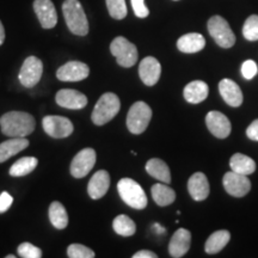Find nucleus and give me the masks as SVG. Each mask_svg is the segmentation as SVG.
<instances>
[{"instance_id": "nucleus-1", "label": "nucleus", "mask_w": 258, "mask_h": 258, "mask_svg": "<svg viewBox=\"0 0 258 258\" xmlns=\"http://www.w3.org/2000/svg\"><path fill=\"white\" fill-rule=\"evenodd\" d=\"M35 118L23 111H10L0 117L3 134L10 138H25L34 132Z\"/></svg>"}, {"instance_id": "nucleus-2", "label": "nucleus", "mask_w": 258, "mask_h": 258, "mask_svg": "<svg viewBox=\"0 0 258 258\" xmlns=\"http://www.w3.org/2000/svg\"><path fill=\"white\" fill-rule=\"evenodd\" d=\"M64 21L70 31L78 36H85L89 32V22L79 0H66L62 4Z\"/></svg>"}, {"instance_id": "nucleus-3", "label": "nucleus", "mask_w": 258, "mask_h": 258, "mask_svg": "<svg viewBox=\"0 0 258 258\" xmlns=\"http://www.w3.org/2000/svg\"><path fill=\"white\" fill-rule=\"evenodd\" d=\"M121 108L120 98L112 92H106L98 99L93 108L91 118L96 125H104L118 114Z\"/></svg>"}, {"instance_id": "nucleus-4", "label": "nucleus", "mask_w": 258, "mask_h": 258, "mask_svg": "<svg viewBox=\"0 0 258 258\" xmlns=\"http://www.w3.org/2000/svg\"><path fill=\"white\" fill-rule=\"evenodd\" d=\"M117 190L122 201L129 207L135 209H145L147 206V196L143 186L132 178H122L117 183Z\"/></svg>"}, {"instance_id": "nucleus-5", "label": "nucleus", "mask_w": 258, "mask_h": 258, "mask_svg": "<svg viewBox=\"0 0 258 258\" xmlns=\"http://www.w3.org/2000/svg\"><path fill=\"white\" fill-rule=\"evenodd\" d=\"M152 118V110L145 102H137L129 109L127 127L133 134H141L146 131Z\"/></svg>"}, {"instance_id": "nucleus-6", "label": "nucleus", "mask_w": 258, "mask_h": 258, "mask_svg": "<svg viewBox=\"0 0 258 258\" xmlns=\"http://www.w3.org/2000/svg\"><path fill=\"white\" fill-rule=\"evenodd\" d=\"M110 51L117 60V63L124 69H129L137 63L139 56L137 47L125 37L118 36L114 38L110 44Z\"/></svg>"}, {"instance_id": "nucleus-7", "label": "nucleus", "mask_w": 258, "mask_h": 258, "mask_svg": "<svg viewBox=\"0 0 258 258\" xmlns=\"http://www.w3.org/2000/svg\"><path fill=\"white\" fill-rule=\"evenodd\" d=\"M208 31L221 48H231L235 43V36L225 18L220 16H213L208 21Z\"/></svg>"}, {"instance_id": "nucleus-8", "label": "nucleus", "mask_w": 258, "mask_h": 258, "mask_svg": "<svg viewBox=\"0 0 258 258\" xmlns=\"http://www.w3.org/2000/svg\"><path fill=\"white\" fill-rule=\"evenodd\" d=\"M43 73V63L36 56H29L22 64L21 72L18 74L19 82L25 88H34L41 80Z\"/></svg>"}, {"instance_id": "nucleus-9", "label": "nucleus", "mask_w": 258, "mask_h": 258, "mask_svg": "<svg viewBox=\"0 0 258 258\" xmlns=\"http://www.w3.org/2000/svg\"><path fill=\"white\" fill-rule=\"evenodd\" d=\"M222 184H224L226 191L234 198H243L251 190L249 177L240 175V173L234 172L232 170L230 172L225 173L224 178H222Z\"/></svg>"}, {"instance_id": "nucleus-10", "label": "nucleus", "mask_w": 258, "mask_h": 258, "mask_svg": "<svg viewBox=\"0 0 258 258\" xmlns=\"http://www.w3.org/2000/svg\"><path fill=\"white\" fill-rule=\"evenodd\" d=\"M44 132L54 139H63L73 133V124L62 116H46L42 121Z\"/></svg>"}, {"instance_id": "nucleus-11", "label": "nucleus", "mask_w": 258, "mask_h": 258, "mask_svg": "<svg viewBox=\"0 0 258 258\" xmlns=\"http://www.w3.org/2000/svg\"><path fill=\"white\" fill-rule=\"evenodd\" d=\"M96 164V152L93 148H84L73 158L71 164V175L76 178L85 177Z\"/></svg>"}, {"instance_id": "nucleus-12", "label": "nucleus", "mask_w": 258, "mask_h": 258, "mask_svg": "<svg viewBox=\"0 0 258 258\" xmlns=\"http://www.w3.org/2000/svg\"><path fill=\"white\" fill-rule=\"evenodd\" d=\"M90 74V69L86 63L80 61H70L56 71V78L61 82H82Z\"/></svg>"}, {"instance_id": "nucleus-13", "label": "nucleus", "mask_w": 258, "mask_h": 258, "mask_svg": "<svg viewBox=\"0 0 258 258\" xmlns=\"http://www.w3.org/2000/svg\"><path fill=\"white\" fill-rule=\"evenodd\" d=\"M55 101L62 108L71 110H80L88 105V97L72 89H62L56 93Z\"/></svg>"}, {"instance_id": "nucleus-14", "label": "nucleus", "mask_w": 258, "mask_h": 258, "mask_svg": "<svg viewBox=\"0 0 258 258\" xmlns=\"http://www.w3.org/2000/svg\"><path fill=\"white\" fill-rule=\"evenodd\" d=\"M206 124L215 138L226 139L231 134V122L220 111H209L206 116Z\"/></svg>"}, {"instance_id": "nucleus-15", "label": "nucleus", "mask_w": 258, "mask_h": 258, "mask_svg": "<svg viewBox=\"0 0 258 258\" xmlns=\"http://www.w3.org/2000/svg\"><path fill=\"white\" fill-rule=\"evenodd\" d=\"M34 10L43 29H53L57 23V14L51 0H35Z\"/></svg>"}, {"instance_id": "nucleus-16", "label": "nucleus", "mask_w": 258, "mask_h": 258, "mask_svg": "<svg viewBox=\"0 0 258 258\" xmlns=\"http://www.w3.org/2000/svg\"><path fill=\"white\" fill-rule=\"evenodd\" d=\"M161 74L160 62L156 57L147 56L140 62L139 66V76L143 83L147 86H153L158 83Z\"/></svg>"}, {"instance_id": "nucleus-17", "label": "nucleus", "mask_w": 258, "mask_h": 258, "mask_svg": "<svg viewBox=\"0 0 258 258\" xmlns=\"http://www.w3.org/2000/svg\"><path fill=\"white\" fill-rule=\"evenodd\" d=\"M191 245V233L185 228H179L173 233L169 244L170 256L180 258L188 252Z\"/></svg>"}, {"instance_id": "nucleus-18", "label": "nucleus", "mask_w": 258, "mask_h": 258, "mask_svg": "<svg viewBox=\"0 0 258 258\" xmlns=\"http://www.w3.org/2000/svg\"><path fill=\"white\" fill-rule=\"evenodd\" d=\"M109 186H110V175L108 171L99 170L97 171L90 179L88 185L89 196L93 200L102 199L103 196L108 192Z\"/></svg>"}, {"instance_id": "nucleus-19", "label": "nucleus", "mask_w": 258, "mask_h": 258, "mask_svg": "<svg viewBox=\"0 0 258 258\" xmlns=\"http://www.w3.org/2000/svg\"><path fill=\"white\" fill-rule=\"evenodd\" d=\"M219 91H220L224 101L233 108H238L243 103V92H241L239 85L235 84L233 80L222 79L219 83Z\"/></svg>"}, {"instance_id": "nucleus-20", "label": "nucleus", "mask_w": 258, "mask_h": 258, "mask_svg": "<svg viewBox=\"0 0 258 258\" xmlns=\"http://www.w3.org/2000/svg\"><path fill=\"white\" fill-rule=\"evenodd\" d=\"M188 191L195 201H205L209 195V183L205 173L196 172L188 180Z\"/></svg>"}, {"instance_id": "nucleus-21", "label": "nucleus", "mask_w": 258, "mask_h": 258, "mask_svg": "<svg viewBox=\"0 0 258 258\" xmlns=\"http://www.w3.org/2000/svg\"><path fill=\"white\" fill-rule=\"evenodd\" d=\"M206 46V40L201 34L198 32H190V34L183 35L177 41V48L182 53L192 54L202 50Z\"/></svg>"}, {"instance_id": "nucleus-22", "label": "nucleus", "mask_w": 258, "mask_h": 258, "mask_svg": "<svg viewBox=\"0 0 258 258\" xmlns=\"http://www.w3.org/2000/svg\"><path fill=\"white\" fill-rule=\"evenodd\" d=\"M209 88L208 85L202 80H194V82L189 83L184 88L183 91V96H184L185 101L192 104H198L205 101L208 97Z\"/></svg>"}, {"instance_id": "nucleus-23", "label": "nucleus", "mask_w": 258, "mask_h": 258, "mask_svg": "<svg viewBox=\"0 0 258 258\" xmlns=\"http://www.w3.org/2000/svg\"><path fill=\"white\" fill-rule=\"evenodd\" d=\"M29 146V140L25 138H14L0 144V163H4L11 157L25 150Z\"/></svg>"}, {"instance_id": "nucleus-24", "label": "nucleus", "mask_w": 258, "mask_h": 258, "mask_svg": "<svg viewBox=\"0 0 258 258\" xmlns=\"http://www.w3.org/2000/svg\"><path fill=\"white\" fill-rule=\"evenodd\" d=\"M146 171L150 176L153 178L160 180L161 183H166L169 184L171 182V172L169 166L165 161L158 158H152L146 163Z\"/></svg>"}, {"instance_id": "nucleus-25", "label": "nucleus", "mask_w": 258, "mask_h": 258, "mask_svg": "<svg viewBox=\"0 0 258 258\" xmlns=\"http://www.w3.org/2000/svg\"><path fill=\"white\" fill-rule=\"evenodd\" d=\"M152 192V198L154 202L160 207H166L170 206L171 203L175 202L176 192L175 190L170 186L166 185V183H157L151 188Z\"/></svg>"}, {"instance_id": "nucleus-26", "label": "nucleus", "mask_w": 258, "mask_h": 258, "mask_svg": "<svg viewBox=\"0 0 258 258\" xmlns=\"http://www.w3.org/2000/svg\"><path fill=\"white\" fill-rule=\"evenodd\" d=\"M230 167L234 172L249 176L256 171V163L252 158L241 153H235L230 159Z\"/></svg>"}, {"instance_id": "nucleus-27", "label": "nucleus", "mask_w": 258, "mask_h": 258, "mask_svg": "<svg viewBox=\"0 0 258 258\" xmlns=\"http://www.w3.org/2000/svg\"><path fill=\"white\" fill-rule=\"evenodd\" d=\"M231 233L226 230H220L214 232L208 237L205 244V251L207 253H218L230 243Z\"/></svg>"}, {"instance_id": "nucleus-28", "label": "nucleus", "mask_w": 258, "mask_h": 258, "mask_svg": "<svg viewBox=\"0 0 258 258\" xmlns=\"http://www.w3.org/2000/svg\"><path fill=\"white\" fill-rule=\"evenodd\" d=\"M38 160L35 157H23L18 159L10 169L12 177H23L32 172L37 167Z\"/></svg>"}, {"instance_id": "nucleus-29", "label": "nucleus", "mask_w": 258, "mask_h": 258, "mask_svg": "<svg viewBox=\"0 0 258 258\" xmlns=\"http://www.w3.org/2000/svg\"><path fill=\"white\" fill-rule=\"evenodd\" d=\"M49 220L57 230H63L69 225V215L66 208L60 202H53L49 207Z\"/></svg>"}, {"instance_id": "nucleus-30", "label": "nucleus", "mask_w": 258, "mask_h": 258, "mask_svg": "<svg viewBox=\"0 0 258 258\" xmlns=\"http://www.w3.org/2000/svg\"><path fill=\"white\" fill-rule=\"evenodd\" d=\"M112 228L118 235H122V237H131L137 231V225L135 222L132 220L131 218L127 217V215L121 214L117 215L112 221Z\"/></svg>"}, {"instance_id": "nucleus-31", "label": "nucleus", "mask_w": 258, "mask_h": 258, "mask_svg": "<svg viewBox=\"0 0 258 258\" xmlns=\"http://www.w3.org/2000/svg\"><path fill=\"white\" fill-rule=\"evenodd\" d=\"M106 8L111 17L117 21H121L127 16L125 0H106Z\"/></svg>"}, {"instance_id": "nucleus-32", "label": "nucleus", "mask_w": 258, "mask_h": 258, "mask_svg": "<svg viewBox=\"0 0 258 258\" xmlns=\"http://www.w3.org/2000/svg\"><path fill=\"white\" fill-rule=\"evenodd\" d=\"M243 35L247 41H258V16L252 15L245 21Z\"/></svg>"}, {"instance_id": "nucleus-33", "label": "nucleus", "mask_w": 258, "mask_h": 258, "mask_svg": "<svg viewBox=\"0 0 258 258\" xmlns=\"http://www.w3.org/2000/svg\"><path fill=\"white\" fill-rule=\"evenodd\" d=\"M67 254L71 258H93L96 256L91 249L82 244H71L67 249Z\"/></svg>"}, {"instance_id": "nucleus-34", "label": "nucleus", "mask_w": 258, "mask_h": 258, "mask_svg": "<svg viewBox=\"0 0 258 258\" xmlns=\"http://www.w3.org/2000/svg\"><path fill=\"white\" fill-rule=\"evenodd\" d=\"M18 254L23 258H41L42 251L30 243H22L18 246Z\"/></svg>"}, {"instance_id": "nucleus-35", "label": "nucleus", "mask_w": 258, "mask_h": 258, "mask_svg": "<svg viewBox=\"0 0 258 258\" xmlns=\"http://www.w3.org/2000/svg\"><path fill=\"white\" fill-rule=\"evenodd\" d=\"M258 73L257 63L253 60H246L241 64V76L246 80H251L256 77Z\"/></svg>"}, {"instance_id": "nucleus-36", "label": "nucleus", "mask_w": 258, "mask_h": 258, "mask_svg": "<svg viewBox=\"0 0 258 258\" xmlns=\"http://www.w3.org/2000/svg\"><path fill=\"white\" fill-rule=\"evenodd\" d=\"M132 8L139 18H146L150 15V10L145 5V0H132Z\"/></svg>"}, {"instance_id": "nucleus-37", "label": "nucleus", "mask_w": 258, "mask_h": 258, "mask_svg": "<svg viewBox=\"0 0 258 258\" xmlns=\"http://www.w3.org/2000/svg\"><path fill=\"white\" fill-rule=\"evenodd\" d=\"M12 202H14V198L9 192H2V195H0V214L8 212L9 208L11 207Z\"/></svg>"}, {"instance_id": "nucleus-38", "label": "nucleus", "mask_w": 258, "mask_h": 258, "mask_svg": "<svg viewBox=\"0 0 258 258\" xmlns=\"http://www.w3.org/2000/svg\"><path fill=\"white\" fill-rule=\"evenodd\" d=\"M246 135L247 138L251 139L253 141H258V118L254 120L246 129Z\"/></svg>"}, {"instance_id": "nucleus-39", "label": "nucleus", "mask_w": 258, "mask_h": 258, "mask_svg": "<svg viewBox=\"0 0 258 258\" xmlns=\"http://www.w3.org/2000/svg\"><path fill=\"white\" fill-rule=\"evenodd\" d=\"M157 253L152 252V251L148 250H141L138 251L137 253L133 254V258H157Z\"/></svg>"}, {"instance_id": "nucleus-40", "label": "nucleus", "mask_w": 258, "mask_h": 258, "mask_svg": "<svg viewBox=\"0 0 258 258\" xmlns=\"http://www.w3.org/2000/svg\"><path fill=\"white\" fill-rule=\"evenodd\" d=\"M4 41H5V29H4V25L2 23V21H0V46L4 43Z\"/></svg>"}, {"instance_id": "nucleus-41", "label": "nucleus", "mask_w": 258, "mask_h": 258, "mask_svg": "<svg viewBox=\"0 0 258 258\" xmlns=\"http://www.w3.org/2000/svg\"><path fill=\"white\" fill-rule=\"evenodd\" d=\"M154 228H156V230H157L158 232H164V231H165V230H164L163 227H160L159 224H156V225H154Z\"/></svg>"}, {"instance_id": "nucleus-42", "label": "nucleus", "mask_w": 258, "mask_h": 258, "mask_svg": "<svg viewBox=\"0 0 258 258\" xmlns=\"http://www.w3.org/2000/svg\"><path fill=\"white\" fill-rule=\"evenodd\" d=\"M175 2H178V0H175Z\"/></svg>"}]
</instances>
